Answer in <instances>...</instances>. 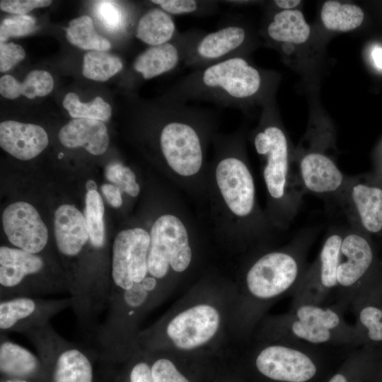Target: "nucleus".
Listing matches in <instances>:
<instances>
[{"instance_id":"obj_1","label":"nucleus","mask_w":382,"mask_h":382,"mask_svg":"<svg viewBox=\"0 0 382 382\" xmlns=\"http://www.w3.org/2000/svg\"><path fill=\"white\" fill-rule=\"evenodd\" d=\"M262 86L260 71L242 56L194 69L173 83L165 96L187 103L241 108L259 95Z\"/></svg>"},{"instance_id":"obj_2","label":"nucleus","mask_w":382,"mask_h":382,"mask_svg":"<svg viewBox=\"0 0 382 382\" xmlns=\"http://www.w3.org/2000/svg\"><path fill=\"white\" fill-rule=\"evenodd\" d=\"M335 349L342 348L267 340L252 355L248 372L253 382H323L350 352L338 355Z\"/></svg>"},{"instance_id":"obj_3","label":"nucleus","mask_w":382,"mask_h":382,"mask_svg":"<svg viewBox=\"0 0 382 382\" xmlns=\"http://www.w3.org/2000/svg\"><path fill=\"white\" fill-rule=\"evenodd\" d=\"M344 312L335 303L294 305L289 312L269 320L262 336L267 340L296 342L318 347H361L357 330L345 320Z\"/></svg>"},{"instance_id":"obj_4","label":"nucleus","mask_w":382,"mask_h":382,"mask_svg":"<svg viewBox=\"0 0 382 382\" xmlns=\"http://www.w3.org/2000/svg\"><path fill=\"white\" fill-rule=\"evenodd\" d=\"M303 277L301 257L294 251L276 250L259 257L245 276L251 318H256L265 304L293 295Z\"/></svg>"},{"instance_id":"obj_5","label":"nucleus","mask_w":382,"mask_h":382,"mask_svg":"<svg viewBox=\"0 0 382 382\" xmlns=\"http://www.w3.org/2000/svg\"><path fill=\"white\" fill-rule=\"evenodd\" d=\"M382 283V272L371 242L350 233L342 238L337 270L335 303L344 311L373 286Z\"/></svg>"},{"instance_id":"obj_6","label":"nucleus","mask_w":382,"mask_h":382,"mask_svg":"<svg viewBox=\"0 0 382 382\" xmlns=\"http://www.w3.org/2000/svg\"><path fill=\"white\" fill-rule=\"evenodd\" d=\"M149 234L147 265L151 276L161 279L170 268L180 273L189 267L192 249L187 230L179 217L171 214L160 216Z\"/></svg>"},{"instance_id":"obj_7","label":"nucleus","mask_w":382,"mask_h":382,"mask_svg":"<svg viewBox=\"0 0 382 382\" xmlns=\"http://www.w3.org/2000/svg\"><path fill=\"white\" fill-rule=\"evenodd\" d=\"M215 168L216 182L228 209L238 217L248 216L255 204L253 178L245 163L234 153L231 139L220 143Z\"/></svg>"},{"instance_id":"obj_8","label":"nucleus","mask_w":382,"mask_h":382,"mask_svg":"<svg viewBox=\"0 0 382 382\" xmlns=\"http://www.w3.org/2000/svg\"><path fill=\"white\" fill-rule=\"evenodd\" d=\"M149 245L150 234L141 228L125 229L116 236L112 245L111 276L120 294L135 285L142 284L147 277Z\"/></svg>"},{"instance_id":"obj_9","label":"nucleus","mask_w":382,"mask_h":382,"mask_svg":"<svg viewBox=\"0 0 382 382\" xmlns=\"http://www.w3.org/2000/svg\"><path fill=\"white\" fill-rule=\"evenodd\" d=\"M342 238L332 234L325 240L317 263L303 276L292 295L291 306L303 303L324 304L330 294H334Z\"/></svg>"},{"instance_id":"obj_10","label":"nucleus","mask_w":382,"mask_h":382,"mask_svg":"<svg viewBox=\"0 0 382 382\" xmlns=\"http://www.w3.org/2000/svg\"><path fill=\"white\" fill-rule=\"evenodd\" d=\"M219 325L218 310L209 304H198L173 318L167 325L166 334L177 348L192 350L210 341Z\"/></svg>"},{"instance_id":"obj_11","label":"nucleus","mask_w":382,"mask_h":382,"mask_svg":"<svg viewBox=\"0 0 382 382\" xmlns=\"http://www.w3.org/2000/svg\"><path fill=\"white\" fill-rule=\"evenodd\" d=\"M248 40L245 28L231 21L217 30L204 32L187 54L184 65L197 69L236 57Z\"/></svg>"},{"instance_id":"obj_12","label":"nucleus","mask_w":382,"mask_h":382,"mask_svg":"<svg viewBox=\"0 0 382 382\" xmlns=\"http://www.w3.org/2000/svg\"><path fill=\"white\" fill-rule=\"evenodd\" d=\"M2 224L8 241L17 248L37 254L47 245V228L36 209L28 202L8 205L3 212Z\"/></svg>"},{"instance_id":"obj_13","label":"nucleus","mask_w":382,"mask_h":382,"mask_svg":"<svg viewBox=\"0 0 382 382\" xmlns=\"http://www.w3.org/2000/svg\"><path fill=\"white\" fill-rule=\"evenodd\" d=\"M204 31L190 30L179 33L170 42L150 46L139 54L132 69L145 80L161 76L176 69L186 59L190 50Z\"/></svg>"},{"instance_id":"obj_14","label":"nucleus","mask_w":382,"mask_h":382,"mask_svg":"<svg viewBox=\"0 0 382 382\" xmlns=\"http://www.w3.org/2000/svg\"><path fill=\"white\" fill-rule=\"evenodd\" d=\"M254 145L259 155L267 156L263 176L270 195L274 199L282 197L288 170V147L284 133L277 126H267L256 134Z\"/></svg>"},{"instance_id":"obj_15","label":"nucleus","mask_w":382,"mask_h":382,"mask_svg":"<svg viewBox=\"0 0 382 382\" xmlns=\"http://www.w3.org/2000/svg\"><path fill=\"white\" fill-rule=\"evenodd\" d=\"M65 301H44L30 296H16L1 299L0 303V328L1 330H31L44 325L49 317Z\"/></svg>"},{"instance_id":"obj_16","label":"nucleus","mask_w":382,"mask_h":382,"mask_svg":"<svg viewBox=\"0 0 382 382\" xmlns=\"http://www.w3.org/2000/svg\"><path fill=\"white\" fill-rule=\"evenodd\" d=\"M45 262L37 254L17 248H0V284L3 299L18 296V294L28 276L43 270Z\"/></svg>"},{"instance_id":"obj_17","label":"nucleus","mask_w":382,"mask_h":382,"mask_svg":"<svg viewBox=\"0 0 382 382\" xmlns=\"http://www.w3.org/2000/svg\"><path fill=\"white\" fill-rule=\"evenodd\" d=\"M48 142L47 132L39 125L13 120L0 124V146L18 159L28 161L36 157Z\"/></svg>"},{"instance_id":"obj_18","label":"nucleus","mask_w":382,"mask_h":382,"mask_svg":"<svg viewBox=\"0 0 382 382\" xmlns=\"http://www.w3.org/2000/svg\"><path fill=\"white\" fill-rule=\"evenodd\" d=\"M349 309L355 318L354 327L360 346L382 345V283L356 299Z\"/></svg>"},{"instance_id":"obj_19","label":"nucleus","mask_w":382,"mask_h":382,"mask_svg":"<svg viewBox=\"0 0 382 382\" xmlns=\"http://www.w3.org/2000/svg\"><path fill=\"white\" fill-rule=\"evenodd\" d=\"M50 342L54 351L52 382H93V367L87 355L77 347L66 344L50 332Z\"/></svg>"},{"instance_id":"obj_20","label":"nucleus","mask_w":382,"mask_h":382,"mask_svg":"<svg viewBox=\"0 0 382 382\" xmlns=\"http://www.w3.org/2000/svg\"><path fill=\"white\" fill-rule=\"evenodd\" d=\"M54 226L57 248L66 256H76L89 240L84 215L72 205L63 204L57 209Z\"/></svg>"},{"instance_id":"obj_21","label":"nucleus","mask_w":382,"mask_h":382,"mask_svg":"<svg viewBox=\"0 0 382 382\" xmlns=\"http://www.w3.org/2000/svg\"><path fill=\"white\" fill-rule=\"evenodd\" d=\"M58 137L63 146H82L95 156L105 153L109 145L106 126L96 120L74 118L62 127Z\"/></svg>"},{"instance_id":"obj_22","label":"nucleus","mask_w":382,"mask_h":382,"mask_svg":"<svg viewBox=\"0 0 382 382\" xmlns=\"http://www.w3.org/2000/svg\"><path fill=\"white\" fill-rule=\"evenodd\" d=\"M300 169L305 186L315 193L335 191L343 181L342 174L333 161L319 153L305 156L301 161Z\"/></svg>"},{"instance_id":"obj_23","label":"nucleus","mask_w":382,"mask_h":382,"mask_svg":"<svg viewBox=\"0 0 382 382\" xmlns=\"http://www.w3.org/2000/svg\"><path fill=\"white\" fill-rule=\"evenodd\" d=\"M378 347L364 345L353 349L323 382H368Z\"/></svg>"},{"instance_id":"obj_24","label":"nucleus","mask_w":382,"mask_h":382,"mask_svg":"<svg viewBox=\"0 0 382 382\" xmlns=\"http://www.w3.org/2000/svg\"><path fill=\"white\" fill-rule=\"evenodd\" d=\"M178 33L173 16L156 6L140 17L135 36L150 47L169 42Z\"/></svg>"},{"instance_id":"obj_25","label":"nucleus","mask_w":382,"mask_h":382,"mask_svg":"<svg viewBox=\"0 0 382 382\" xmlns=\"http://www.w3.org/2000/svg\"><path fill=\"white\" fill-rule=\"evenodd\" d=\"M352 198L363 228L370 233H380L382 231V188L357 184L352 187Z\"/></svg>"},{"instance_id":"obj_26","label":"nucleus","mask_w":382,"mask_h":382,"mask_svg":"<svg viewBox=\"0 0 382 382\" xmlns=\"http://www.w3.org/2000/svg\"><path fill=\"white\" fill-rule=\"evenodd\" d=\"M311 29L299 10H282L274 14L267 27V33L276 42L301 44L310 35Z\"/></svg>"},{"instance_id":"obj_27","label":"nucleus","mask_w":382,"mask_h":382,"mask_svg":"<svg viewBox=\"0 0 382 382\" xmlns=\"http://www.w3.org/2000/svg\"><path fill=\"white\" fill-rule=\"evenodd\" d=\"M40 366L37 357L15 342L4 340L0 345V370L8 377L26 378L35 374Z\"/></svg>"},{"instance_id":"obj_28","label":"nucleus","mask_w":382,"mask_h":382,"mask_svg":"<svg viewBox=\"0 0 382 382\" xmlns=\"http://www.w3.org/2000/svg\"><path fill=\"white\" fill-rule=\"evenodd\" d=\"M54 86L51 74L44 70H33L25 76L23 83L11 75L0 79V93L8 99H15L23 95L30 99L49 94Z\"/></svg>"},{"instance_id":"obj_29","label":"nucleus","mask_w":382,"mask_h":382,"mask_svg":"<svg viewBox=\"0 0 382 382\" xmlns=\"http://www.w3.org/2000/svg\"><path fill=\"white\" fill-rule=\"evenodd\" d=\"M320 17L327 29L346 32L359 27L363 22L364 14L357 5L328 1L322 6Z\"/></svg>"},{"instance_id":"obj_30","label":"nucleus","mask_w":382,"mask_h":382,"mask_svg":"<svg viewBox=\"0 0 382 382\" xmlns=\"http://www.w3.org/2000/svg\"><path fill=\"white\" fill-rule=\"evenodd\" d=\"M66 37L71 44L82 50L105 52L111 47L110 41L96 32L88 16L71 20L66 28Z\"/></svg>"},{"instance_id":"obj_31","label":"nucleus","mask_w":382,"mask_h":382,"mask_svg":"<svg viewBox=\"0 0 382 382\" xmlns=\"http://www.w3.org/2000/svg\"><path fill=\"white\" fill-rule=\"evenodd\" d=\"M122 68L120 57L104 51H90L83 56V74L92 80L105 81Z\"/></svg>"},{"instance_id":"obj_32","label":"nucleus","mask_w":382,"mask_h":382,"mask_svg":"<svg viewBox=\"0 0 382 382\" xmlns=\"http://www.w3.org/2000/svg\"><path fill=\"white\" fill-rule=\"evenodd\" d=\"M104 204L101 196L96 190L87 192L84 217L91 245L101 248L105 243Z\"/></svg>"},{"instance_id":"obj_33","label":"nucleus","mask_w":382,"mask_h":382,"mask_svg":"<svg viewBox=\"0 0 382 382\" xmlns=\"http://www.w3.org/2000/svg\"><path fill=\"white\" fill-rule=\"evenodd\" d=\"M63 106L71 117L105 122L111 116V107L101 97L97 96L90 103L81 102L78 96L68 93L63 100Z\"/></svg>"},{"instance_id":"obj_34","label":"nucleus","mask_w":382,"mask_h":382,"mask_svg":"<svg viewBox=\"0 0 382 382\" xmlns=\"http://www.w3.org/2000/svg\"><path fill=\"white\" fill-rule=\"evenodd\" d=\"M151 2L171 16H206L218 10L217 2L213 1L151 0Z\"/></svg>"},{"instance_id":"obj_35","label":"nucleus","mask_w":382,"mask_h":382,"mask_svg":"<svg viewBox=\"0 0 382 382\" xmlns=\"http://www.w3.org/2000/svg\"><path fill=\"white\" fill-rule=\"evenodd\" d=\"M105 173L108 180L116 184L129 195L136 197L139 193L140 188L135 175L129 167L120 162H112L105 167Z\"/></svg>"},{"instance_id":"obj_36","label":"nucleus","mask_w":382,"mask_h":382,"mask_svg":"<svg viewBox=\"0 0 382 382\" xmlns=\"http://www.w3.org/2000/svg\"><path fill=\"white\" fill-rule=\"evenodd\" d=\"M154 382H193L171 359L159 357L150 365Z\"/></svg>"},{"instance_id":"obj_37","label":"nucleus","mask_w":382,"mask_h":382,"mask_svg":"<svg viewBox=\"0 0 382 382\" xmlns=\"http://www.w3.org/2000/svg\"><path fill=\"white\" fill-rule=\"evenodd\" d=\"M96 13L103 25L111 31H120L126 27L127 15L122 7L115 1H98Z\"/></svg>"},{"instance_id":"obj_38","label":"nucleus","mask_w":382,"mask_h":382,"mask_svg":"<svg viewBox=\"0 0 382 382\" xmlns=\"http://www.w3.org/2000/svg\"><path fill=\"white\" fill-rule=\"evenodd\" d=\"M35 19L28 15H16L5 18L0 26V40L5 42L11 37L28 35L36 30Z\"/></svg>"},{"instance_id":"obj_39","label":"nucleus","mask_w":382,"mask_h":382,"mask_svg":"<svg viewBox=\"0 0 382 382\" xmlns=\"http://www.w3.org/2000/svg\"><path fill=\"white\" fill-rule=\"evenodd\" d=\"M25 57L24 49L13 42L0 43V71L6 72Z\"/></svg>"},{"instance_id":"obj_40","label":"nucleus","mask_w":382,"mask_h":382,"mask_svg":"<svg viewBox=\"0 0 382 382\" xmlns=\"http://www.w3.org/2000/svg\"><path fill=\"white\" fill-rule=\"evenodd\" d=\"M51 3L52 1L48 0H1L0 8L9 13L25 15L35 8L48 6Z\"/></svg>"},{"instance_id":"obj_41","label":"nucleus","mask_w":382,"mask_h":382,"mask_svg":"<svg viewBox=\"0 0 382 382\" xmlns=\"http://www.w3.org/2000/svg\"><path fill=\"white\" fill-rule=\"evenodd\" d=\"M129 382H154L150 364L144 361L134 364L129 373Z\"/></svg>"},{"instance_id":"obj_42","label":"nucleus","mask_w":382,"mask_h":382,"mask_svg":"<svg viewBox=\"0 0 382 382\" xmlns=\"http://www.w3.org/2000/svg\"><path fill=\"white\" fill-rule=\"evenodd\" d=\"M101 190L106 200L112 207L118 208L122 205L121 189L118 186L104 184L101 186Z\"/></svg>"},{"instance_id":"obj_43","label":"nucleus","mask_w":382,"mask_h":382,"mask_svg":"<svg viewBox=\"0 0 382 382\" xmlns=\"http://www.w3.org/2000/svg\"><path fill=\"white\" fill-rule=\"evenodd\" d=\"M368 382H382V345L378 347Z\"/></svg>"},{"instance_id":"obj_44","label":"nucleus","mask_w":382,"mask_h":382,"mask_svg":"<svg viewBox=\"0 0 382 382\" xmlns=\"http://www.w3.org/2000/svg\"><path fill=\"white\" fill-rule=\"evenodd\" d=\"M274 3L277 6L284 10H289V8L297 6L300 3V0H276Z\"/></svg>"},{"instance_id":"obj_45","label":"nucleus","mask_w":382,"mask_h":382,"mask_svg":"<svg viewBox=\"0 0 382 382\" xmlns=\"http://www.w3.org/2000/svg\"><path fill=\"white\" fill-rule=\"evenodd\" d=\"M372 57L376 66L382 69V48L375 47L372 52Z\"/></svg>"},{"instance_id":"obj_46","label":"nucleus","mask_w":382,"mask_h":382,"mask_svg":"<svg viewBox=\"0 0 382 382\" xmlns=\"http://www.w3.org/2000/svg\"><path fill=\"white\" fill-rule=\"evenodd\" d=\"M86 187L88 192L96 190L97 185L93 180H88L86 183Z\"/></svg>"},{"instance_id":"obj_47","label":"nucleus","mask_w":382,"mask_h":382,"mask_svg":"<svg viewBox=\"0 0 382 382\" xmlns=\"http://www.w3.org/2000/svg\"><path fill=\"white\" fill-rule=\"evenodd\" d=\"M216 382H240L236 379H234L233 378H224L221 381H218Z\"/></svg>"}]
</instances>
